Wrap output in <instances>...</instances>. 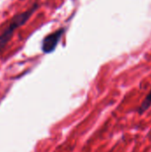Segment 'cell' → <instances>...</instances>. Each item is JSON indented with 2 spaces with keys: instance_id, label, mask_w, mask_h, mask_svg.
<instances>
[{
  "instance_id": "obj_1",
  "label": "cell",
  "mask_w": 151,
  "mask_h": 152,
  "mask_svg": "<svg viewBox=\"0 0 151 152\" xmlns=\"http://www.w3.org/2000/svg\"><path fill=\"white\" fill-rule=\"evenodd\" d=\"M39 6H40L39 3L36 1L28 9L15 14L10 20L8 24L4 28V29L0 33V53L4 50L10 40L12 39L15 31L28 22V20L36 12V11L39 8Z\"/></svg>"
},
{
  "instance_id": "obj_2",
  "label": "cell",
  "mask_w": 151,
  "mask_h": 152,
  "mask_svg": "<svg viewBox=\"0 0 151 152\" xmlns=\"http://www.w3.org/2000/svg\"><path fill=\"white\" fill-rule=\"evenodd\" d=\"M65 30L66 29L64 28H59V29L55 30L54 32L45 36L41 43L42 52L44 53H51L54 52V50L56 49L58 44L60 43L61 37H62Z\"/></svg>"
},
{
  "instance_id": "obj_3",
  "label": "cell",
  "mask_w": 151,
  "mask_h": 152,
  "mask_svg": "<svg viewBox=\"0 0 151 152\" xmlns=\"http://www.w3.org/2000/svg\"><path fill=\"white\" fill-rule=\"evenodd\" d=\"M151 107V88L150 91L149 92V94H147V96L145 97V99L142 101V104L140 105V107L138 108L137 111L140 115H142L143 113H145Z\"/></svg>"
}]
</instances>
